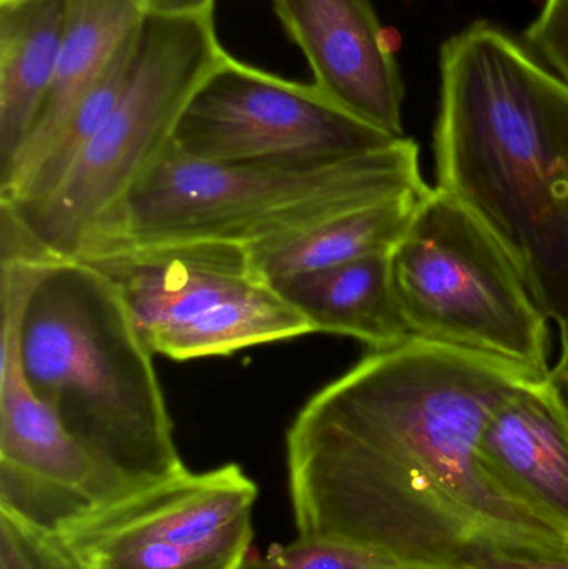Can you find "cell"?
Segmentation results:
<instances>
[{"label": "cell", "instance_id": "cell-1", "mask_svg": "<svg viewBox=\"0 0 568 569\" xmlns=\"http://www.w3.org/2000/svg\"><path fill=\"white\" fill-rule=\"evenodd\" d=\"M537 378L410 340L317 391L286 435L297 537L342 541L426 569L477 550L568 555V538L487 471L480 435Z\"/></svg>", "mask_w": 568, "mask_h": 569}, {"label": "cell", "instance_id": "cell-2", "mask_svg": "<svg viewBox=\"0 0 568 569\" xmlns=\"http://www.w3.org/2000/svg\"><path fill=\"white\" fill-rule=\"evenodd\" d=\"M437 187L499 242L568 328V83L496 23L440 49Z\"/></svg>", "mask_w": 568, "mask_h": 569}, {"label": "cell", "instance_id": "cell-3", "mask_svg": "<svg viewBox=\"0 0 568 569\" xmlns=\"http://www.w3.org/2000/svg\"><path fill=\"white\" fill-rule=\"evenodd\" d=\"M20 347L33 393L130 491L189 471L156 355L96 267L82 260L47 267L27 305Z\"/></svg>", "mask_w": 568, "mask_h": 569}, {"label": "cell", "instance_id": "cell-4", "mask_svg": "<svg viewBox=\"0 0 568 569\" xmlns=\"http://www.w3.org/2000/svg\"><path fill=\"white\" fill-rule=\"evenodd\" d=\"M419 146L320 163H219L167 147L82 262L152 247L222 243L249 250L382 200L423 193Z\"/></svg>", "mask_w": 568, "mask_h": 569}, {"label": "cell", "instance_id": "cell-5", "mask_svg": "<svg viewBox=\"0 0 568 569\" xmlns=\"http://www.w3.org/2000/svg\"><path fill=\"white\" fill-rule=\"evenodd\" d=\"M226 56L213 13L146 16L119 100L62 183L37 202L0 203V256L82 260Z\"/></svg>", "mask_w": 568, "mask_h": 569}, {"label": "cell", "instance_id": "cell-6", "mask_svg": "<svg viewBox=\"0 0 568 569\" xmlns=\"http://www.w3.org/2000/svg\"><path fill=\"white\" fill-rule=\"evenodd\" d=\"M390 266L413 340L549 378V317L506 250L449 193L427 190Z\"/></svg>", "mask_w": 568, "mask_h": 569}, {"label": "cell", "instance_id": "cell-7", "mask_svg": "<svg viewBox=\"0 0 568 569\" xmlns=\"http://www.w3.org/2000/svg\"><path fill=\"white\" fill-rule=\"evenodd\" d=\"M87 263L117 288L149 350L170 360L227 357L313 333L272 284L253 276L239 247H152Z\"/></svg>", "mask_w": 568, "mask_h": 569}, {"label": "cell", "instance_id": "cell-8", "mask_svg": "<svg viewBox=\"0 0 568 569\" xmlns=\"http://www.w3.org/2000/svg\"><path fill=\"white\" fill-rule=\"evenodd\" d=\"M257 498L240 465L189 470L99 505L56 535L82 569H242Z\"/></svg>", "mask_w": 568, "mask_h": 569}, {"label": "cell", "instance_id": "cell-9", "mask_svg": "<svg viewBox=\"0 0 568 569\" xmlns=\"http://www.w3.org/2000/svg\"><path fill=\"white\" fill-rule=\"evenodd\" d=\"M393 137L320 92L227 53L187 103L170 146L219 163H320L389 147Z\"/></svg>", "mask_w": 568, "mask_h": 569}, {"label": "cell", "instance_id": "cell-10", "mask_svg": "<svg viewBox=\"0 0 568 569\" xmlns=\"http://www.w3.org/2000/svg\"><path fill=\"white\" fill-rule=\"evenodd\" d=\"M313 86L363 122L403 137L406 86L372 0H270Z\"/></svg>", "mask_w": 568, "mask_h": 569}, {"label": "cell", "instance_id": "cell-11", "mask_svg": "<svg viewBox=\"0 0 568 569\" xmlns=\"http://www.w3.org/2000/svg\"><path fill=\"white\" fill-rule=\"evenodd\" d=\"M487 471L568 538V418L549 378L520 385L480 435Z\"/></svg>", "mask_w": 568, "mask_h": 569}, {"label": "cell", "instance_id": "cell-12", "mask_svg": "<svg viewBox=\"0 0 568 569\" xmlns=\"http://www.w3.org/2000/svg\"><path fill=\"white\" fill-rule=\"evenodd\" d=\"M146 20L139 0H67L66 32L42 112L9 166L0 193L16 187L46 152L73 110L106 77Z\"/></svg>", "mask_w": 568, "mask_h": 569}, {"label": "cell", "instance_id": "cell-13", "mask_svg": "<svg viewBox=\"0 0 568 569\" xmlns=\"http://www.w3.org/2000/svg\"><path fill=\"white\" fill-rule=\"evenodd\" d=\"M0 467L79 495L93 508L133 493L33 393L22 360L0 370Z\"/></svg>", "mask_w": 568, "mask_h": 569}, {"label": "cell", "instance_id": "cell-14", "mask_svg": "<svg viewBox=\"0 0 568 569\" xmlns=\"http://www.w3.org/2000/svg\"><path fill=\"white\" fill-rule=\"evenodd\" d=\"M313 333L342 335L372 351L413 340L403 317L390 256H373L272 283Z\"/></svg>", "mask_w": 568, "mask_h": 569}, {"label": "cell", "instance_id": "cell-15", "mask_svg": "<svg viewBox=\"0 0 568 569\" xmlns=\"http://www.w3.org/2000/svg\"><path fill=\"white\" fill-rule=\"evenodd\" d=\"M67 0H0V170L36 127L49 96Z\"/></svg>", "mask_w": 568, "mask_h": 569}, {"label": "cell", "instance_id": "cell-16", "mask_svg": "<svg viewBox=\"0 0 568 569\" xmlns=\"http://www.w3.org/2000/svg\"><path fill=\"white\" fill-rule=\"evenodd\" d=\"M426 192L347 210L282 239L246 250L250 270L257 279L272 284L287 277L367 257L390 256L406 236Z\"/></svg>", "mask_w": 568, "mask_h": 569}, {"label": "cell", "instance_id": "cell-17", "mask_svg": "<svg viewBox=\"0 0 568 569\" xmlns=\"http://www.w3.org/2000/svg\"><path fill=\"white\" fill-rule=\"evenodd\" d=\"M242 569H426L342 541L300 538L247 558Z\"/></svg>", "mask_w": 568, "mask_h": 569}, {"label": "cell", "instance_id": "cell-18", "mask_svg": "<svg viewBox=\"0 0 568 569\" xmlns=\"http://www.w3.org/2000/svg\"><path fill=\"white\" fill-rule=\"evenodd\" d=\"M0 569H82L57 535L0 511Z\"/></svg>", "mask_w": 568, "mask_h": 569}, {"label": "cell", "instance_id": "cell-19", "mask_svg": "<svg viewBox=\"0 0 568 569\" xmlns=\"http://www.w3.org/2000/svg\"><path fill=\"white\" fill-rule=\"evenodd\" d=\"M526 40L530 50L568 83V0H546Z\"/></svg>", "mask_w": 568, "mask_h": 569}, {"label": "cell", "instance_id": "cell-20", "mask_svg": "<svg viewBox=\"0 0 568 569\" xmlns=\"http://www.w3.org/2000/svg\"><path fill=\"white\" fill-rule=\"evenodd\" d=\"M462 569H568V555L477 550L467 557Z\"/></svg>", "mask_w": 568, "mask_h": 569}, {"label": "cell", "instance_id": "cell-21", "mask_svg": "<svg viewBox=\"0 0 568 569\" xmlns=\"http://www.w3.org/2000/svg\"><path fill=\"white\" fill-rule=\"evenodd\" d=\"M146 16L192 17L213 13L216 0H139Z\"/></svg>", "mask_w": 568, "mask_h": 569}, {"label": "cell", "instance_id": "cell-22", "mask_svg": "<svg viewBox=\"0 0 568 569\" xmlns=\"http://www.w3.org/2000/svg\"><path fill=\"white\" fill-rule=\"evenodd\" d=\"M549 383L568 418V328L560 330V357L550 370Z\"/></svg>", "mask_w": 568, "mask_h": 569}]
</instances>
